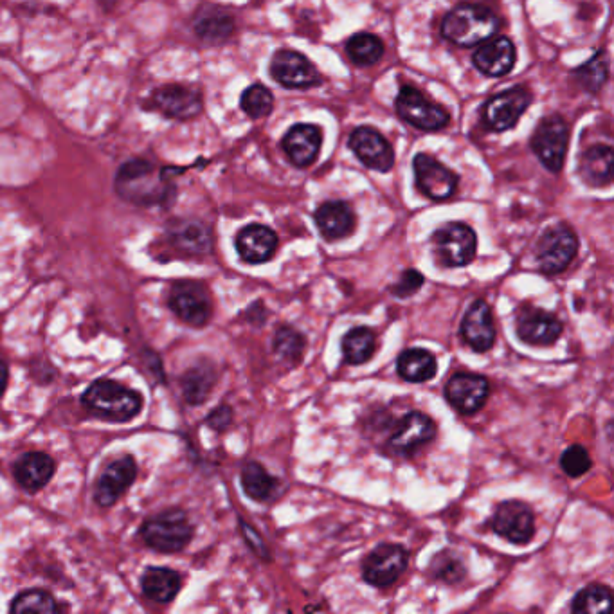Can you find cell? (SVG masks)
<instances>
[{"label": "cell", "instance_id": "obj_1", "mask_svg": "<svg viewBox=\"0 0 614 614\" xmlns=\"http://www.w3.org/2000/svg\"><path fill=\"white\" fill-rule=\"evenodd\" d=\"M116 191L121 199L136 206H159L172 199L173 195V188L166 181V175L143 159H134L119 170Z\"/></svg>", "mask_w": 614, "mask_h": 614}, {"label": "cell", "instance_id": "obj_2", "mask_svg": "<svg viewBox=\"0 0 614 614\" xmlns=\"http://www.w3.org/2000/svg\"><path fill=\"white\" fill-rule=\"evenodd\" d=\"M82 402L94 415L112 422H128L143 409V398L136 389L125 388L123 384L110 379L92 382L83 393Z\"/></svg>", "mask_w": 614, "mask_h": 614}, {"label": "cell", "instance_id": "obj_3", "mask_svg": "<svg viewBox=\"0 0 614 614\" xmlns=\"http://www.w3.org/2000/svg\"><path fill=\"white\" fill-rule=\"evenodd\" d=\"M499 20L492 11L478 4H460L445 15L442 37L460 47L478 46L496 35Z\"/></svg>", "mask_w": 614, "mask_h": 614}, {"label": "cell", "instance_id": "obj_4", "mask_svg": "<svg viewBox=\"0 0 614 614\" xmlns=\"http://www.w3.org/2000/svg\"><path fill=\"white\" fill-rule=\"evenodd\" d=\"M193 524L182 510H166L163 514L146 519L141 526V537L152 550L177 553L193 539Z\"/></svg>", "mask_w": 614, "mask_h": 614}, {"label": "cell", "instance_id": "obj_5", "mask_svg": "<svg viewBox=\"0 0 614 614\" xmlns=\"http://www.w3.org/2000/svg\"><path fill=\"white\" fill-rule=\"evenodd\" d=\"M433 245L443 267H465L476 258L478 238L467 224L449 222L434 231Z\"/></svg>", "mask_w": 614, "mask_h": 614}, {"label": "cell", "instance_id": "obj_6", "mask_svg": "<svg viewBox=\"0 0 614 614\" xmlns=\"http://www.w3.org/2000/svg\"><path fill=\"white\" fill-rule=\"evenodd\" d=\"M170 308L182 323L202 328L213 316V303L208 287L199 281H179L170 290Z\"/></svg>", "mask_w": 614, "mask_h": 614}, {"label": "cell", "instance_id": "obj_7", "mask_svg": "<svg viewBox=\"0 0 614 614\" xmlns=\"http://www.w3.org/2000/svg\"><path fill=\"white\" fill-rule=\"evenodd\" d=\"M395 109L398 116L406 123L425 132L443 130L451 123L449 112L433 101L427 100L415 87H404L398 92Z\"/></svg>", "mask_w": 614, "mask_h": 614}, {"label": "cell", "instance_id": "obj_8", "mask_svg": "<svg viewBox=\"0 0 614 614\" xmlns=\"http://www.w3.org/2000/svg\"><path fill=\"white\" fill-rule=\"evenodd\" d=\"M577 251L578 238L573 229L566 226L550 227L537 244L535 260L544 274H559L568 269Z\"/></svg>", "mask_w": 614, "mask_h": 614}, {"label": "cell", "instance_id": "obj_9", "mask_svg": "<svg viewBox=\"0 0 614 614\" xmlns=\"http://www.w3.org/2000/svg\"><path fill=\"white\" fill-rule=\"evenodd\" d=\"M409 553L400 544H379L362 564V577L373 587H389L404 575Z\"/></svg>", "mask_w": 614, "mask_h": 614}, {"label": "cell", "instance_id": "obj_10", "mask_svg": "<svg viewBox=\"0 0 614 614\" xmlns=\"http://www.w3.org/2000/svg\"><path fill=\"white\" fill-rule=\"evenodd\" d=\"M568 143V123L560 116L542 119L532 137L533 152L546 166V170L553 173H559L562 170L566 152H568Z\"/></svg>", "mask_w": 614, "mask_h": 614}, {"label": "cell", "instance_id": "obj_11", "mask_svg": "<svg viewBox=\"0 0 614 614\" xmlns=\"http://www.w3.org/2000/svg\"><path fill=\"white\" fill-rule=\"evenodd\" d=\"M532 103V92L526 87H514L490 98L483 109V123L494 132H505L517 125L519 118Z\"/></svg>", "mask_w": 614, "mask_h": 614}, {"label": "cell", "instance_id": "obj_12", "mask_svg": "<svg viewBox=\"0 0 614 614\" xmlns=\"http://www.w3.org/2000/svg\"><path fill=\"white\" fill-rule=\"evenodd\" d=\"M416 186L431 200L451 199L458 188V175L447 166L438 163L434 157L418 154L413 161Z\"/></svg>", "mask_w": 614, "mask_h": 614}, {"label": "cell", "instance_id": "obj_13", "mask_svg": "<svg viewBox=\"0 0 614 614\" xmlns=\"http://www.w3.org/2000/svg\"><path fill=\"white\" fill-rule=\"evenodd\" d=\"M434 436H436V424L433 418L413 411L398 422L389 438V449L398 456H411L427 443L433 442Z\"/></svg>", "mask_w": 614, "mask_h": 614}, {"label": "cell", "instance_id": "obj_14", "mask_svg": "<svg viewBox=\"0 0 614 614\" xmlns=\"http://www.w3.org/2000/svg\"><path fill=\"white\" fill-rule=\"evenodd\" d=\"M492 526L506 541L526 544L535 535V515L526 503L505 501L497 506Z\"/></svg>", "mask_w": 614, "mask_h": 614}, {"label": "cell", "instance_id": "obj_15", "mask_svg": "<svg viewBox=\"0 0 614 614\" xmlns=\"http://www.w3.org/2000/svg\"><path fill=\"white\" fill-rule=\"evenodd\" d=\"M490 382L474 373H456L445 386V398L461 415H474L487 402Z\"/></svg>", "mask_w": 614, "mask_h": 614}, {"label": "cell", "instance_id": "obj_16", "mask_svg": "<svg viewBox=\"0 0 614 614\" xmlns=\"http://www.w3.org/2000/svg\"><path fill=\"white\" fill-rule=\"evenodd\" d=\"M272 78L287 89H310L321 83V76L307 56L283 49L278 51L271 64Z\"/></svg>", "mask_w": 614, "mask_h": 614}, {"label": "cell", "instance_id": "obj_17", "mask_svg": "<svg viewBox=\"0 0 614 614\" xmlns=\"http://www.w3.org/2000/svg\"><path fill=\"white\" fill-rule=\"evenodd\" d=\"M350 148L364 166L377 172H389L395 164V150L375 128L359 127L350 136Z\"/></svg>", "mask_w": 614, "mask_h": 614}, {"label": "cell", "instance_id": "obj_18", "mask_svg": "<svg viewBox=\"0 0 614 614\" xmlns=\"http://www.w3.org/2000/svg\"><path fill=\"white\" fill-rule=\"evenodd\" d=\"M136 476L137 463L132 456L112 461L98 479L96 494H94L96 503L103 508L116 505L128 488L132 487Z\"/></svg>", "mask_w": 614, "mask_h": 614}, {"label": "cell", "instance_id": "obj_19", "mask_svg": "<svg viewBox=\"0 0 614 614\" xmlns=\"http://www.w3.org/2000/svg\"><path fill=\"white\" fill-rule=\"evenodd\" d=\"M517 335L532 346H551L562 335V323L541 308H524L517 316Z\"/></svg>", "mask_w": 614, "mask_h": 614}, {"label": "cell", "instance_id": "obj_20", "mask_svg": "<svg viewBox=\"0 0 614 614\" xmlns=\"http://www.w3.org/2000/svg\"><path fill=\"white\" fill-rule=\"evenodd\" d=\"M150 105L166 118L191 119L202 112V96L182 85H166L152 94Z\"/></svg>", "mask_w": 614, "mask_h": 614}, {"label": "cell", "instance_id": "obj_21", "mask_svg": "<svg viewBox=\"0 0 614 614\" xmlns=\"http://www.w3.org/2000/svg\"><path fill=\"white\" fill-rule=\"evenodd\" d=\"M461 335L474 352L485 353L496 343L492 310L485 301H474L461 321Z\"/></svg>", "mask_w": 614, "mask_h": 614}, {"label": "cell", "instance_id": "obj_22", "mask_svg": "<svg viewBox=\"0 0 614 614\" xmlns=\"http://www.w3.org/2000/svg\"><path fill=\"white\" fill-rule=\"evenodd\" d=\"M236 251L245 263L260 265L269 262L278 249V235L271 227L251 224L244 227L235 240Z\"/></svg>", "mask_w": 614, "mask_h": 614}, {"label": "cell", "instance_id": "obj_23", "mask_svg": "<svg viewBox=\"0 0 614 614\" xmlns=\"http://www.w3.org/2000/svg\"><path fill=\"white\" fill-rule=\"evenodd\" d=\"M323 145V132L316 125H296L283 137L281 146L292 164L307 168L314 163Z\"/></svg>", "mask_w": 614, "mask_h": 614}, {"label": "cell", "instance_id": "obj_24", "mask_svg": "<svg viewBox=\"0 0 614 614\" xmlns=\"http://www.w3.org/2000/svg\"><path fill=\"white\" fill-rule=\"evenodd\" d=\"M314 220H316L319 233L328 242L346 238V236L352 235L353 229H355V215H353L352 208L341 200H332V202L321 204L317 208Z\"/></svg>", "mask_w": 614, "mask_h": 614}, {"label": "cell", "instance_id": "obj_25", "mask_svg": "<svg viewBox=\"0 0 614 614\" xmlns=\"http://www.w3.org/2000/svg\"><path fill=\"white\" fill-rule=\"evenodd\" d=\"M515 46L512 40L506 37L494 38L487 44L479 47L474 55V65L479 71L492 78L505 76L514 69Z\"/></svg>", "mask_w": 614, "mask_h": 614}, {"label": "cell", "instance_id": "obj_26", "mask_svg": "<svg viewBox=\"0 0 614 614\" xmlns=\"http://www.w3.org/2000/svg\"><path fill=\"white\" fill-rule=\"evenodd\" d=\"M55 460L46 452H28L15 463V479L28 492H38L55 476Z\"/></svg>", "mask_w": 614, "mask_h": 614}, {"label": "cell", "instance_id": "obj_27", "mask_svg": "<svg viewBox=\"0 0 614 614\" xmlns=\"http://www.w3.org/2000/svg\"><path fill=\"white\" fill-rule=\"evenodd\" d=\"M613 168V148L605 145L591 146L580 157V175L582 179L595 188L611 184Z\"/></svg>", "mask_w": 614, "mask_h": 614}, {"label": "cell", "instance_id": "obj_28", "mask_svg": "<svg viewBox=\"0 0 614 614\" xmlns=\"http://www.w3.org/2000/svg\"><path fill=\"white\" fill-rule=\"evenodd\" d=\"M181 575L170 568H148L141 578V586L152 602L170 604L181 591Z\"/></svg>", "mask_w": 614, "mask_h": 614}, {"label": "cell", "instance_id": "obj_29", "mask_svg": "<svg viewBox=\"0 0 614 614\" xmlns=\"http://www.w3.org/2000/svg\"><path fill=\"white\" fill-rule=\"evenodd\" d=\"M397 371L406 382L422 384L434 379L438 371V362L434 359L433 353L427 352L424 348H409L398 355Z\"/></svg>", "mask_w": 614, "mask_h": 614}, {"label": "cell", "instance_id": "obj_30", "mask_svg": "<svg viewBox=\"0 0 614 614\" xmlns=\"http://www.w3.org/2000/svg\"><path fill=\"white\" fill-rule=\"evenodd\" d=\"M242 487L245 494L254 501H269L276 494L280 483L265 470L263 465L251 461L242 470Z\"/></svg>", "mask_w": 614, "mask_h": 614}, {"label": "cell", "instance_id": "obj_31", "mask_svg": "<svg viewBox=\"0 0 614 614\" xmlns=\"http://www.w3.org/2000/svg\"><path fill=\"white\" fill-rule=\"evenodd\" d=\"M233 19L217 8L202 11L195 20V31L206 42H224L233 33Z\"/></svg>", "mask_w": 614, "mask_h": 614}, {"label": "cell", "instance_id": "obj_32", "mask_svg": "<svg viewBox=\"0 0 614 614\" xmlns=\"http://www.w3.org/2000/svg\"><path fill=\"white\" fill-rule=\"evenodd\" d=\"M377 348V339L370 328H353L343 337L344 359L348 364H364L370 361Z\"/></svg>", "mask_w": 614, "mask_h": 614}, {"label": "cell", "instance_id": "obj_33", "mask_svg": "<svg viewBox=\"0 0 614 614\" xmlns=\"http://www.w3.org/2000/svg\"><path fill=\"white\" fill-rule=\"evenodd\" d=\"M215 370L211 366H197L182 377V391L190 404H202L215 386Z\"/></svg>", "mask_w": 614, "mask_h": 614}, {"label": "cell", "instance_id": "obj_34", "mask_svg": "<svg viewBox=\"0 0 614 614\" xmlns=\"http://www.w3.org/2000/svg\"><path fill=\"white\" fill-rule=\"evenodd\" d=\"M173 244L179 245L188 253H206L211 247L208 227L199 222H181L172 229Z\"/></svg>", "mask_w": 614, "mask_h": 614}, {"label": "cell", "instance_id": "obj_35", "mask_svg": "<svg viewBox=\"0 0 614 614\" xmlns=\"http://www.w3.org/2000/svg\"><path fill=\"white\" fill-rule=\"evenodd\" d=\"M611 600L613 593L609 587L604 584H591L578 591L577 596L573 598L571 611L577 614L605 613L611 607Z\"/></svg>", "mask_w": 614, "mask_h": 614}, {"label": "cell", "instance_id": "obj_36", "mask_svg": "<svg viewBox=\"0 0 614 614\" xmlns=\"http://www.w3.org/2000/svg\"><path fill=\"white\" fill-rule=\"evenodd\" d=\"M11 613H58L60 605L56 604L55 596L42 589H29L13 598Z\"/></svg>", "mask_w": 614, "mask_h": 614}, {"label": "cell", "instance_id": "obj_37", "mask_svg": "<svg viewBox=\"0 0 614 614\" xmlns=\"http://www.w3.org/2000/svg\"><path fill=\"white\" fill-rule=\"evenodd\" d=\"M348 55L357 65H373L384 55V44L370 33H359L348 40Z\"/></svg>", "mask_w": 614, "mask_h": 614}, {"label": "cell", "instance_id": "obj_38", "mask_svg": "<svg viewBox=\"0 0 614 614\" xmlns=\"http://www.w3.org/2000/svg\"><path fill=\"white\" fill-rule=\"evenodd\" d=\"M305 344V335L292 326H280L274 335V352L283 361H290L292 364L301 361Z\"/></svg>", "mask_w": 614, "mask_h": 614}, {"label": "cell", "instance_id": "obj_39", "mask_svg": "<svg viewBox=\"0 0 614 614\" xmlns=\"http://www.w3.org/2000/svg\"><path fill=\"white\" fill-rule=\"evenodd\" d=\"M240 107L249 118H267L274 109V96L265 85L256 83V85H251L249 89H245L242 100H240Z\"/></svg>", "mask_w": 614, "mask_h": 614}, {"label": "cell", "instance_id": "obj_40", "mask_svg": "<svg viewBox=\"0 0 614 614\" xmlns=\"http://www.w3.org/2000/svg\"><path fill=\"white\" fill-rule=\"evenodd\" d=\"M429 573L445 584H458L467 575V569L458 555H454L451 551H442L431 562Z\"/></svg>", "mask_w": 614, "mask_h": 614}, {"label": "cell", "instance_id": "obj_41", "mask_svg": "<svg viewBox=\"0 0 614 614\" xmlns=\"http://www.w3.org/2000/svg\"><path fill=\"white\" fill-rule=\"evenodd\" d=\"M577 78L586 91H600L609 78V62H607L604 51H600L595 58H591L587 64L582 65L577 71Z\"/></svg>", "mask_w": 614, "mask_h": 614}, {"label": "cell", "instance_id": "obj_42", "mask_svg": "<svg viewBox=\"0 0 614 614\" xmlns=\"http://www.w3.org/2000/svg\"><path fill=\"white\" fill-rule=\"evenodd\" d=\"M591 465H593L591 456L582 445H571L560 456V467L569 478L584 476L587 470L591 469Z\"/></svg>", "mask_w": 614, "mask_h": 614}, {"label": "cell", "instance_id": "obj_43", "mask_svg": "<svg viewBox=\"0 0 614 614\" xmlns=\"http://www.w3.org/2000/svg\"><path fill=\"white\" fill-rule=\"evenodd\" d=\"M422 285H424V274L416 271V269H407V271L400 276L397 285L391 287V292H393L397 298L406 299L422 289Z\"/></svg>", "mask_w": 614, "mask_h": 614}, {"label": "cell", "instance_id": "obj_44", "mask_svg": "<svg viewBox=\"0 0 614 614\" xmlns=\"http://www.w3.org/2000/svg\"><path fill=\"white\" fill-rule=\"evenodd\" d=\"M233 420V411L231 407L222 406L215 409L208 418V424L215 429V431H224L231 424Z\"/></svg>", "mask_w": 614, "mask_h": 614}, {"label": "cell", "instance_id": "obj_45", "mask_svg": "<svg viewBox=\"0 0 614 614\" xmlns=\"http://www.w3.org/2000/svg\"><path fill=\"white\" fill-rule=\"evenodd\" d=\"M6 384H8V366L0 361V397L6 391Z\"/></svg>", "mask_w": 614, "mask_h": 614}]
</instances>
